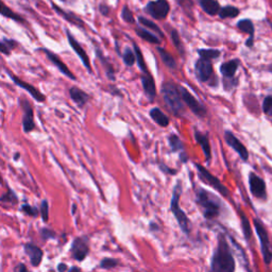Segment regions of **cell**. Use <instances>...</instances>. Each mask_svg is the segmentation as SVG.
<instances>
[{"instance_id":"obj_1","label":"cell","mask_w":272,"mask_h":272,"mask_svg":"<svg viewBox=\"0 0 272 272\" xmlns=\"http://www.w3.org/2000/svg\"><path fill=\"white\" fill-rule=\"evenodd\" d=\"M236 264L226 235L218 234L217 246L210 259L209 272H235Z\"/></svg>"},{"instance_id":"obj_2","label":"cell","mask_w":272,"mask_h":272,"mask_svg":"<svg viewBox=\"0 0 272 272\" xmlns=\"http://www.w3.org/2000/svg\"><path fill=\"white\" fill-rule=\"evenodd\" d=\"M196 203L201 209L203 217L208 221L217 219L222 210L221 200L206 189L199 187L196 191Z\"/></svg>"},{"instance_id":"obj_3","label":"cell","mask_w":272,"mask_h":272,"mask_svg":"<svg viewBox=\"0 0 272 272\" xmlns=\"http://www.w3.org/2000/svg\"><path fill=\"white\" fill-rule=\"evenodd\" d=\"M181 195H182V185H181V182H178L175 184L173 192H172V197L170 201V210L173 214L174 218L176 219V221H178V224L180 226L182 232L186 235H189V233H191L189 219L180 206Z\"/></svg>"},{"instance_id":"obj_4","label":"cell","mask_w":272,"mask_h":272,"mask_svg":"<svg viewBox=\"0 0 272 272\" xmlns=\"http://www.w3.org/2000/svg\"><path fill=\"white\" fill-rule=\"evenodd\" d=\"M162 95L170 111L176 116H181L184 112V106L179 92V86H176L172 82H165L162 85Z\"/></svg>"},{"instance_id":"obj_5","label":"cell","mask_w":272,"mask_h":272,"mask_svg":"<svg viewBox=\"0 0 272 272\" xmlns=\"http://www.w3.org/2000/svg\"><path fill=\"white\" fill-rule=\"evenodd\" d=\"M253 224H254L255 232L258 236L259 244H261V251H262L263 259L265 264L269 266L272 263V243L270 240L269 233L261 219L254 218Z\"/></svg>"},{"instance_id":"obj_6","label":"cell","mask_w":272,"mask_h":272,"mask_svg":"<svg viewBox=\"0 0 272 272\" xmlns=\"http://www.w3.org/2000/svg\"><path fill=\"white\" fill-rule=\"evenodd\" d=\"M195 166L197 168V171L199 173V176H200L201 180L205 182L206 184H208L209 186H211L214 189H216V191L224 198H228V199L231 198V193L228 189V187L224 186L221 183V181L217 178V176L213 175L206 168H204L203 166H201V165H199V164H196Z\"/></svg>"},{"instance_id":"obj_7","label":"cell","mask_w":272,"mask_h":272,"mask_svg":"<svg viewBox=\"0 0 272 272\" xmlns=\"http://www.w3.org/2000/svg\"><path fill=\"white\" fill-rule=\"evenodd\" d=\"M38 51L43 52L46 55L47 60H48L64 77H66L69 80L77 81V77L75 76V74L72 72V70H70V68L63 62L62 58L58 56L55 52L51 51L50 49L45 48V47H41V48L38 49Z\"/></svg>"},{"instance_id":"obj_8","label":"cell","mask_w":272,"mask_h":272,"mask_svg":"<svg viewBox=\"0 0 272 272\" xmlns=\"http://www.w3.org/2000/svg\"><path fill=\"white\" fill-rule=\"evenodd\" d=\"M19 105L22 111V131L23 133L29 134L34 131L35 119H34V110L30 101L27 98H19Z\"/></svg>"},{"instance_id":"obj_9","label":"cell","mask_w":272,"mask_h":272,"mask_svg":"<svg viewBox=\"0 0 272 272\" xmlns=\"http://www.w3.org/2000/svg\"><path fill=\"white\" fill-rule=\"evenodd\" d=\"M7 75L10 77L12 82H13L16 86L22 88L23 90H26L35 101L39 102V103L46 102V100H47L46 95L43 94L42 92H40L34 85L28 83V82H26V81H22L18 76L12 73L11 70H7Z\"/></svg>"},{"instance_id":"obj_10","label":"cell","mask_w":272,"mask_h":272,"mask_svg":"<svg viewBox=\"0 0 272 272\" xmlns=\"http://www.w3.org/2000/svg\"><path fill=\"white\" fill-rule=\"evenodd\" d=\"M65 33H66V38H67V41H68L69 46L72 47V49L74 50V52L80 58V61L82 62V64H83V66L85 67V69L87 70L88 74H93V68H92L89 56H88L87 52L85 51V49L83 48V46H82L77 41V39L74 37L73 33L70 32L69 30H66Z\"/></svg>"},{"instance_id":"obj_11","label":"cell","mask_w":272,"mask_h":272,"mask_svg":"<svg viewBox=\"0 0 272 272\" xmlns=\"http://www.w3.org/2000/svg\"><path fill=\"white\" fill-rule=\"evenodd\" d=\"M73 257L78 262H82L87 257L89 253V240L86 236H81L74 239L70 248Z\"/></svg>"},{"instance_id":"obj_12","label":"cell","mask_w":272,"mask_h":272,"mask_svg":"<svg viewBox=\"0 0 272 272\" xmlns=\"http://www.w3.org/2000/svg\"><path fill=\"white\" fill-rule=\"evenodd\" d=\"M179 92L181 95L182 101L188 106L189 109L192 110V112L195 115H197L198 117H202V118L206 116V109L185 87L179 86Z\"/></svg>"},{"instance_id":"obj_13","label":"cell","mask_w":272,"mask_h":272,"mask_svg":"<svg viewBox=\"0 0 272 272\" xmlns=\"http://www.w3.org/2000/svg\"><path fill=\"white\" fill-rule=\"evenodd\" d=\"M146 11L155 19L163 20L168 16L170 6L167 0H156V2H150L147 5Z\"/></svg>"},{"instance_id":"obj_14","label":"cell","mask_w":272,"mask_h":272,"mask_svg":"<svg viewBox=\"0 0 272 272\" xmlns=\"http://www.w3.org/2000/svg\"><path fill=\"white\" fill-rule=\"evenodd\" d=\"M51 8L53 9V11L58 16L62 17L65 21L70 23V25H73V26H75L79 29H82V30L85 29L86 26H85V22L83 21V19H82L80 16L76 15L74 12L65 10V9L61 8L60 6H57L53 2H51Z\"/></svg>"},{"instance_id":"obj_15","label":"cell","mask_w":272,"mask_h":272,"mask_svg":"<svg viewBox=\"0 0 272 272\" xmlns=\"http://www.w3.org/2000/svg\"><path fill=\"white\" fill-rule=\"evenodd\" d=\"M249 186H250V192L254 198L259 200L267 199L266 183L261 176H258L254 172H251L249 174Z\"/></svg>"},{"instance_id":"obj_16","label":"cell","mask_w":272,"mask_h":272,"mask_svg":"<svg viewBox=\"0 0 272 272\" xmlns=\"http://www.w3.org/2000/svg\"><path fill=\"white\" fill-rule=\"evenodd\" d=\"M196 75L197 78L201 82H208L210 78L214 75V70H213V65L209 60H206V58H199V60L196 62Z\"/></svg>"},{"instance_id":"obj_17","label":"cell","mask_w":272,"mask_h":272,"mask_svg":"<svg viewBox=\"0 0 272 272\" xmlns=\"http://www.w3.org/2000/svg\"><path fill=\"white\" fill-rule=\"evenodd\" d=\"M224 139H226V143L236 152L238 153V156L240 157V159L245 162H247L249 160V152H248L246 146L244 144H241L239 139L236 137L232 132L230 131H226L224 132Z\"/></svg>"},{"instance_id":"obj_18","label":"cell","mask_w":272,"mask_h":272,"mask_svg":"<svg viewBox=\"0 0 272 272\" xmlns=\"http://www.w3.org/2000/svg\"><path fill=\"white\" fill-rule=\"evenodd\" d=\"M69 97L72 99V101L78 106L79 109H83L84 106L89 102L92 97L89 95L84 92L83 89H81L78 86H72L68 89Z\"/></svg>"},{"instance_id":"obj_19","label":"cell","mask_w":272,"mask_h":272,"mask_svg":"<svg viewBox=\"0 0 272 272\" xmlns=\"http://www.w3.org/2000/svg\"><path fill=\"white\" fill-rule=\"evenodd\" d=\"M23 249H25V252L29 256L31 265L33 267H39L43 261V256H44V252L41 248L32 243H27L25 246H23Z\"/></svg>"},{"instance_id":"obj_20","label":"cell","mask_w":272,"mask_h":272,"mask_svg":"<svg viewBox=\"0 0 272 272\" xmlns=\"http://www.w3.org/2000/svg\"><path fill=\"white\" fill-rule=\"evenodd\" d=\"M0 16H3L7 19H11L13 20L17 23H19V25H22V26H26L27 25V20L23 18L21 15L17 14L15 11L12 10L10 7H8L5 3L4 0H0Z\"/></svg>"},{"instance_id":"obj_21","label":"cell","mask_w":272,"mask_h":272,"mask_svg":"<svg viewBox=\"0 0 272 272\" xmlns=\"http://www.w3.org/2000/svg\"><path fill=\"white\" fill-rule=\"evenodd\" d=\"M141 83H143V87H144L146 96L152 102L157 96V87H156L155 80H153V78L151 77L149 73L143 74L141 75Z\"/></svg>"},{"instance_id":"obj_22","label":"cell","mask_w":272,"mask_h":272,"mask_svg":"<svg viewBox=\"0 0 272 272\" xmlns=\"http://www.w3.org/2000/svg\"><path fill=\"white\" fill-rule=\"evenodd\" d=\"M95 52H96V55L98 57V60L100 61L102 67L104 69L106 77H108L110 80L114 81L115 80V70H114L113 65L109 61V58L105 57V55L103 54L102 50L100 48H98V47H96V49H95Z\"/></svg>"},{"instance_id":"obj_23","label":"cell","mask_w":272,"mask_h":272,"mask_svg":"<svg viewBox=\"0 0 272 272\" xmlns=\"http://www.w3.org/2000/svg\"><path fill=\"white\" fill-rule=\"evenodd\" d=\"M237 27L241 32L249 34V40L247 41L246 45L251 48L253 47V40H254V26L253 22L249 19H243L237 23Z\"/></svg>"},{"instance_id":"obj_24","label":"cell","mask_w":272,"mask_h":272,"mask_svg":"<svg viewBox=\"0 0 272 272\" xmlns=\"http://www.w3.org/2000/svg\"><path fill=\"white\" fill-rule=\"evenodd\" d=\"M19 43L13 39H7L4 38L3 40H0V53L10 56L16 48Z\"/></svg>"},{"instance_id":"obj_25","label":"cell","mask_w":272,"mask_h":272,"mask_svg":"<svg viewBox=\"0 0 272 272\" xmlns=\"http://www.w3.org/2000/svg\"><path fill=\"white\" fill-rule=\"evenodd\" d=\"M239 67L238 60H231L223 63L220 67V72L224 78H233Z\"/></svg>"},{"instance_id":"obj_26","label":"cell","mask_w":272,"mask_h":272,"mask_svg":"<svg viewBox=\"0 0 272 272\" xmlns=\"http://www.w3.org/2000/svg\"><path fill=\"white\" fill-rule=\"evenodd\" d=\"M195 137H196L197 143L201 146V148H202L206 161L209 162L211 159V150H210V145H209V140H208L207 135H203L197 131L195 133Z\"/></svg>"},{"instance_id":"obj_27","label":"cell","mask_w":272,"mask_h":272,"mask_svg":"<svg viewBox=\"0 0 272 272\" xmlns=\"http://www.w3.org/2000/svg\"><path fill=\"white\" fill-rule=\"evenodd\" d=\"M200 7L209 15H216L220 11V5L217 0H198Z\"/></svg>"},{"instance_id":"obj_28","label":"cell","mask_w":272,"mask_h":272,"mask_svg":"<svg viewBox=\"0 0 272 272\" xmlns=\"http://www.w3.org/2000/svg\"><path fill=\"white\" fill-rule=\"evenodd\" d=\"M239 211V217H240V221H241V229H243V234L245 236V239L249 243L251 237H252V230H251V223L249 218L246 216L245 213L243 210H238Z\"/></svg>"},{"instance_id":"obj_29","label":"cell","mask_w":272,"mask_h":272,"mask_svg":"<svg viewBox=\"0 0 272 272\" xmlns=\"http://www.w3.org/2000/svg\"><path fill=\"white\" fill-rule=\"evenodd\" d=\"M150 116L153 120H155L161 127H167L169 125V118L165 115L160 109L156 108L150 111Z\"/></svg>"},{"instance_id":"obj_30","label":"cell","mask_w":272,"mask_h":272,"mask_svg":"<svg viewBox=\"0 0 272 272\" xmlns=\"http://www.w3.org/2000/svg\"><path fill=\"white\" fill-rule=\"evenodd\" d=\"M135 32H136V34L138 35L140 39H143L146 42H149L151 44H157V45H159L161 43V40L158 37H156L155 34H152L151 32H149L148 30L137 28L135 30Z\"/></svg>"},{"instance_id":"obj_31","label":"cell","mask_w":272,"mask_h":272,"mask_svg":"<svg viewBox=\"0 0 272 272\" xmlns=\"http://www.w3.org/2000/svg\"><path fill=\"white\" fill-rule=\"evenodd\" d=\"M239 13H240L239 9H237L236 7L228 6V7H224V8L220 9L218 14L221 18H234L236 16H238Z\"/></svg>"},{"instance_id":"obj_32","label":"cell","mask_w":272,"mask_h":272,"mask_svg":"<svg viewBox=\"0 0 272 272\" xmlns=\"http://www.w3.org/2000/svg\"><path fill=\"white\" fill-rule=\"evenodd\" d=\"M157 49L161 55V58H162V61L164 62V64L166 65L168 68H174L175 67V61H174V58L172 57V55L166 51L165 49H163L162 47H157Z\"/></svg>"},{"instance_id":"obj_33","label":"cell","mask_w":272,"mask_h":272,"mask_svg":"<svg viewBox=\"0 0 272 272\" xmlns=\"http://www.w3.org/2000/svg\"><path fill=\"white\" fill-rule=\"evenodd\" d=\"M0 202L15 205L18 203V198H17L16 194L12 191L11 188H8L7 193H5L2 197H0Z\"/></svg>"},{"instance_id":"obj_34","label":"cell","mask_w":272,"mask_h":272,"mask_svg":"<svg viewBox=\"0 0 272 272\" xmlns=\"http://www.w3.org/2000/svg\"><path fill=\"white\" fill-rule=\"evenodd\" d=\"M133 46H134V53H135V57H136V60H137L139 69L141 70V72H143V74L149 73L148 69H147V66H146V63H145V58H144L143 53H141L140 49L138 48V46L135 43H133Z\"/></svg>"},{"instance_id":"obj_35","label":"cell","mask_w":272,"mask_h":272,"mask_svg":"<svg viewBox=\"0 0 272 272\" xmlns=\"http://www.w3.org/2000/svg\"><path fill=\"white\" fill-rule=\"evenodd\" d=\"M168 140H169V145L173 152H181V153L184 152V146L182 144L181 139L179 138V136L172 134Z\"/></svg>"},{"instance_id":"obj_36","label":"cell","mask_w":272,"mask_h":272,"mask_svg":"<svg viewBox=\"0 0 272 272\" xmlns=\"http://www.w3.org/2000/svg\"><path fill=\"white\" fill-rule=\"evenodd\" d=\"M199 55L206 60H211V58H217L220 55V51L216 49H200L198 50Z\"/></svg>"},{"instance_id":"obj_37","label":"cell","mask_w":272,"mask_h":272,"mask_svg":"<svg viewBox=\"0 0 272 272\" xmlns=\"http://www.w3.org/2000/svg\"><path fill=\"white\" fill-rule=\"evenodd\" d=\"M138 21L141 23V25L145 26L146 28H149V30L156 31V32H158V33L161 35V37H163V32L161 31L160 27H159L158 25H156V23L153 22V21H150L149 19H147V18H145V17H139V18H138Z\"/></svg>"},{"instance_id":"obj_38","label":"cell","mask_w":272,"mask_h":272,"mask_svg":"<svg viewBox=\"0 0 272 272\" xmlns=\"http://www.w3.org/2000/svg\"><path fill=\"white\" fill-rule=\"evenodd\" d=\"M118 259H115V258H111V257H105L103 258L102 261L100 262V268L102 269H105V270H110V269H113L115 267L118 266Z\"/></svg>"},{"instance_id":"obj_39","label":"cell","mask_w":272,"mask_h":272,"mask_svg":"<svg viewBox=\"0 0 272 272\" xmlns=\"http://www.w3.org/2000/svg\"><path fill=\"white\" fill-rule=\"evenodd\" d=\"M123 58H124V62L126 63L127 66H133L135 61H136L135 53L130 48H126L124 55H123Z\"/></svg>"},{"instance_id":"obj_40","label":"cell","mask_w":272,"mask_h":272,"mask_svg":"<svg viewBox=\"0 0 272 272\" xmlns=\"http://www.w3.org/2000/svg\"><path fill=\"white\" fill-rule=\"evenodd\" d=\"M41 216L44 222H48L49 220V204H48V201L47 200H43L42 203H41Z\"/></svg>"},{"instance_id":"obj_41","label":"cell","mask_w":272,"mask_h":272,"mask_svg":"<svg viewBox=\"0 0 272 272\" xmlns=\"http://www.w3.org/2000/svg\"><path fill=\"white\" fill-rule=\"evenodd\" d=\"M21 210H22L23 214H26V215L31 216V217H38L39 216V213H40L37 207L31 206L29 204H22Z\"/></svg>"},{"instance_id":"obj_42","label":"cell","mask_w":272,"mask_h":272,"mask_svg":"<svg viewBox=\"0 0 272 272\" xmlns=\"http://www.w3.org/2000/svg\"><path fill=\"white\" fill-rule=\"evenodd\" d=\"M122 17L125 21H127L128 23H134L135 22V19H134V16L132 14V12L130 11V9L125 6L124 9H123V12H122Z\"/></svg>"},{"instance_id":"obj_43","label":"cell","mask_w":272,"mask_h":272,"mask_svg":"<svg viewBox=\"0 0 272 272\" xmlns=\"http://www.w3.org/2000/svg\"><path fill=\"white\" fill-rule=\"evenodd\" d=\"M263 111L266 115L272 116V96H267L263 103Z\"/></svg>"},{"instance_id":"obj_44","label":"cell","mask_w":272,"mask_h":272,"mask_svg":"<svg viewBox=\"0 0 272 272\" xmlns=\"http://www.w3.org/2000/svg\"><path fill=\"white\" fill-rule=\"evenodd\" d=\"M41 236H42V239L45 241L48 240V239H53L55 237V232L50 230V229L43 228L41 230Z\"/></svg>"},{"instance_id":"obj_45","label":"cell","mask_w":272,"mask_h":272,"mask_svg":"<svg viewBox=\"0 0 272 272\" xmlns=\"http://www.w3.org/2000/svg\"><path fill=\"white\" fill-rule=\"evenodd\" d=\"M171 38H172V42H173L174 46L176 47V49H178L180 52H182V44H181V40H180L178 31L172 30L171 31Z\"/></svg>"},{"instance_id":"obj_46","label":"cell","mask_w":272,"mask_h":272,"mask_svg":"<svg viewBox=\"0 0 272 272\" xmlns=\"http://www.w3.org/2000/svg\"><path fill=\"white\" fill-rule=\"evenodd\" d=\"M99 11H100V13L103 15V16H108L109 13H110V8L104 5V4H101L99 6Z\"/></svg>"},{"instance_id":"obj_47","label":"cell","mask_w":272,"mask_h":272,"mask_svg":"<svg viewBox=\"0 0 272 272\" xmlns=\"http://www.w3.org/2000/svg\"><path fill=\"white\" fill-rule=\"evenodd\" d=\"M14 271H15V272H30V271L28 270V268L26 267V265H25V264H22V263L17 264V265L15 266V268H14Z\"/></svg>"},{"instance_id":"obj_48","label":"cell","mask_w":272,"mask_h":272,"mask_svg":"<svg viewBox=\"0 0 272 272\" xmlns=\"http://www.w3.org/2000/svg\"><path fill=\"white\" fill-rule=\"evenodd\" d=\"M160 168L164 171V172H166V173H168V174H175L176 173V170L175 169H170L169 167H167V166H165V165L164 164H161L160 165Z\"/></svg>"},{"instance_id":"obj_49","label":"cell","mask_w":272,"mask_h":272,"mask_svg":"<svg viewBox=\"0 0 272 272\" xmlns=\"http://www.w3.org/2000/svg\"><path fill=\"white\" fill-rule=\"evenodd\" d=\"M67 270H68V267H67L66 264H64V263H60V264L57 265V271H58V272H66Z\"/></svg>"},{"instance_id":"obj_50","label":"cell","mask_w":272,"mask_h":272,"mask_svg":"<svg viewBox=\"0 0 272 272\" xmlns=\"http://www.w3.org/2000/svg\"><path fill=\"white\" fill-rule=\"evenodd\" d=\"M60 2L64 5H73L76 0H60Z\"/></svg>"},{"instance_id":"obj_51","label":"cell","mask_w":272,"mask_h":272,"mask_svg":"<svg viewBox=\"0 0 272 272\" xmlns=\"http://www.w3.org/2000/svg\"><path fill=\"white\" fill-rule=\"evenodd\" d=\"M68 272H81V269L79 267H77V266H74V267H72L68 270Z\"/></svg>"},{"instance_id":"obj_52","label":"cell","mask_w":272,"mask_h":272,"mask_svg":"<svg viewBox=\"0 0 272 272\" xmlns=\"http://www.w3.org/2000/svg\"><path fill=\"white\" fill-rule=\"evenodd\" d=\"M18 159H19V153H15V155H14V160L16 161Z\"/></svg>"}]
</instances>
